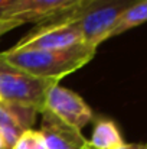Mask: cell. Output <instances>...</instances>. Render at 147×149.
<instances>
[{"label":"cell","instance_id":"obj_6","mask_svg":"<svg viewBox=\"0 0 147 149\" xmlns=\"http://www.w3.org/2000/svg\"><path fill=\"white\" fill-rule=\"evenodd\" d=\"M84 0H16L3 15V19L25 23H46L74 10Z\"/></svg>","mask_w":147,"mask_h":149},{"label":"cell","instance_id":"obj_3","mask_svg":"<svg viewBox=\"0 0 147 149\" xmlns=\"http://www.w3.org/2000/svg\"><path fill=\"white\" fill-rule=\"evenodd\" d=\"M59 84L56 80L41 78L25 70L13 67L0 58V99L1 101L29 107L42 113L49 90Z\"/></svg>","mask_w":147,"mask_h":149},{"label":"cell","instance_id":"obj_8","mask_svg":"<svg viewBox=\"0 0 147 149\" xmlns=\"http://www.w3.org/2000/svg\"><path fill=\"white\" fill-rule=\"evenodd\" d=\"M36 114L38 111L33 109L0 100V133L4 138L7 149H12L25 130L32 129L36 122Z\"/></svg>","mask_w":147,"mask_h":149},{"label":"cell","instance_id":"obj_13","mask_svg":"<svg viewBox=\"0 0 147 149\" xmlns=\"http://www.w3.org/2000/svg\"><path fill=\"white\" fill-rule=\"evenodd\" d=\"M16 0H0V19H3V15L6 13V10L14 3Z\"/></svg>","mask_w":147,"mask_h":149},{"label":"cell","instance_id":"obj_11","mask_svg":"<svg viewBox=\"0 0 147 149\" xmlns=\"http://www.w3.org/2000/svg\"><path fill=\"white\" fill-rule=\"evenodd\" d=\"M12 149H48V146L39 130L28 129L19 136Z\"/></svg>","mask_w":147,"mask_h":149},{"label":"cell","instance_id":"obj_4","mask_svg":"<svg viewBox=\"0 0 147 149\" xmlns=\"http://www.w3.org/2000/svg\"><path fill=\"white\" fill-rule=\"evenodd\" d=\"M84 44L79 29L63 19H55L39 25L25 35L13 48L16 49H66Z\"/></svg>","mask_w":147,"mask_h":149},{"label":"cell","instance_id":"obj_10","mask_svg":"<svg viewBox=\"0 0 147 149\" xmlns=\"http://www.w3.org/2000/svg\"><path fill=\"white\" fill-rule=\"evenodd\" d=\"M147 22V0H139L133 6H130L118 19L115 26L112 28L110 38L118 36L133 28H137Z\"/></svg>","mask_w":147,"mask_h":149},{"label":"cell","instance_id":"obj_7","mask_svg":"<svg viewBox=\"0 0 147 149\" xmlns=\"http://www.w3.org/2000/svg\"><path fill=\"white\" fill-rule=\"evenodd\" d=\"M48 149H90L81 130L66 125L49 111H42L41 129Z\"/></svg>","mask_w":147,"mask_h":149},{"label":"cell","instance_id":"obj_2","mask_svg":"<svg viewBox=\"0 0 147 149\" xmlns=\"http://www.w3.org/2000/svg\"><path fill=\"white\" fill-rule=\"evenodd\" d=\"M136 1L139 0H84L61 19L79 29L84 44L98 48L99 44L110 39V33L121 15Z\"/></svg>","mask_w":147,"mask_h":149},{"label":"cell","instance_id":"obj_1","mask_svg":"<svg viewBox=\"0 0 147 149\" xmlns=\"http://www.w3.org/2000/svg\"><path fill=\"white\" fill-rule=\"evenodd\" d=\"M97 48L79 44L66 49H16L0 52V58L36 77L61 81L63 77L87 65L95 55Z\"/></svg>","mask_w":147,"mask_h":149},{"label":"cell","instance_id":"obj_9","mask_svg":"<svg viewBox=\"0 0 147 149\" xmlns=\"http://www.w3.org/2000/svg\"><path fill=\"white\" fill-rule=\"evenodd\" d=\"M90 149H118L126 145L117 123L107 117H99L94 123L91 139L88 141Z\"/></svg>","mask_w":147,"mask_h":149},{"label":"cell","instance_id":"obj_15","mask_svg":"<svg viewBox=\"0 0 147 149\" xmlns=\"http://www.w3.org/2000/svg\"><path fill=\"white\" fill-rule=\"evenodd\" d=\"M0 149H7V145H6L4 138H3V135H1V133H0Z\"/></svg>","mask_w":147,"mask_h":149},{"label":"cell","instance_id":"obj_14","mask_svg":"<svg viewBox=\"0 0 147 149\" xmlns=\"http://www.w3.org/2000/svg\"><path fill=\"white\" fill-rule=\"evenodd\" d=\"M118 149H147V143H126Z\"/></svg>","mask_w":147,"mask_h":149},{"label":"cell","instance_id":"obj_5","mask_svg":"<svg viewBox=\"0 0 147 149\" xmlns=\"http://www.w3.org/2000/svg\"><path fill=\"white\" fill-rule=\"evenodd\" d=\"M43 111L52 113L66 125L78 130H82L94 120V111L85 103V100L75 91L59 84H55L49 90Z\"/></svg>","mask_w":147,"mask_h":149},{"label":"cell","instance_id":"obj_12","mask_svg":"<svg viewBox=\"0 0 147 149\" xmlns=\"http://www.w3.org/2000/svg\"><path fill=\"white\" fill-rule=\"evenodd\" d=\"M19 26H22V23H20L19 20L0 19V39H1L6 33H9L10 31H13V29H16V28H19Z\"/></svg>","mask_w":147,"mask_h":149},{"label":"cell","instance_id":"obj_16","mask_svg":"<svg viewBox=\"0 0 147 149\" xmlns=\"http://www.w3.org/2000/svg\"><path fill=\"white\" fill-rule=\"evenodd\" d=\"M0 100H1V99H0Z\"/></svg>","mask_w":147,"mask_h":149}]
</instances>
